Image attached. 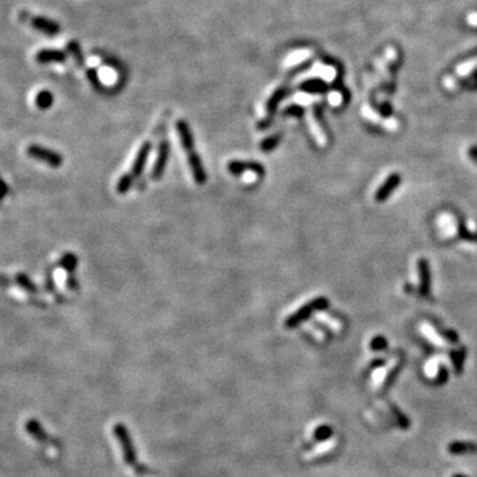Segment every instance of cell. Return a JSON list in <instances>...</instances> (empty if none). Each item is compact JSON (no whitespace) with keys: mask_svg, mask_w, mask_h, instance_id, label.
<instances>
[{"mask_svg":"<svg viewBox=\"0 0 477 477\" xmlns=\"http://www.w3.org/2000/svg\"><path fill=\"white\" fill-rule=\"evenodd\" d=\"M328 305V301L325 298H316V300L310 301L309 304H305L301 309H298L297 312H294L292 316H289L285 321V326L287 328H296V326L301 325L302 322L306 321L309 317L312 316L313 313L317 310H321Z\"/></svg>","mask_w":477,"mask_h":477,"instance_id":"cell-1","label":"cell"},{"mask_svg":"<svg viewBox=\"0 0 477 477\" xmlns=\"http://www.w3.org/2000/svg\"><path fill=\"white\" fill-rule=\"evenodd\" d=\"M27 152H28V155H31L35 159L45 162L47 165L52 166V167H60L63 165V156L60 155L59 152L52 151L47 147H41V146H37V145H31L30 147L27 148Z\"/></svg>","mask_w":477,"mask_h":477,"instance_id":"cell-2","label":"cell"},{"mask_svg":"<svg viewBox=\"0 0 477 477\" xmlns=\"http://www.w3.org/2000/svg\"><path fill=\"white\" fill-rule=\"evenodd\" d=\"M227 169L232 175H243L245 173H254L258 177H262L265 174V170L258 162L252 161H231L227 165Z\"/></svg>","mask_w":477,"mask_h":477,"instance_id":"cell-3","label":"cell"},{"mask_svg":"<svg viewBox=\"0 0 477 477\" xmlns=\"http://www.w3.org/2000/svg\"><path fill=\"white\" fill-rule=\"evenodd\" d=\"M187 161H188V165H190L191 173H192V177H194V181L196 184L199 186H203L206 184L207 182V173L204 170V166L202 163V159L200 156L198 155L196 151H191L187 152Z\"/></svg>","mask_w":477,"mask_h":477,"instance_id":"cell-4","label":"cell"},{"mask_svg":"<svg viewBox=\"0 0 477 477\" xmlns=\"http://www.w3.org/2000/svg\"><path fill=\"white\" fill-rule=\"evenodd\" d=\"M170 156V144L167 141H162L159 146H158V155H156L155 163H154V167H152V173L151 177L154 179H159V178L163 175L166 170V166H167V161H169Z\"/></svg>","mask_w":477,"mask_h":477,"instance_id":"cell-5","label":"cell"},{"mask_svg":"<svg viewBox=\"0 0 477 477\" xmlns=\"http://www.w3.org/2000/svg\"><path fill=\"white\" fill-rule=\"evenodd\" d=\"M115 436L118 438L121 444H122V449H123V455H125V459L129 464L135 465V455H134V448H133V444H131L130 436H129V432L126 431V428L122 426V424H118L115 426L114 428Z\"/></svg>","mask_w":477,"mask_h":477,"instance_id":"cell-6","label":"cell"},{"mask_svg":"<svg viewBox=\"0 0 477 477\" xmlns=\"http://www.w3.org/2000/svg\"><path fill=\"white\" fill-rule=\"evenodd\" d=\"M152 148V144L151 142H145L142 146L140 147L137 155H135V159L131 165V177L133 178H138L144 171L145 166H146V162L148 159V155L151 152Z\"/></svg>","mask_w":477,"mask_h":477,"instance_id":"cell-7","label":"cell"},{"mask_svg":"<svg viewBox=\"0 0 477 477\" xmlns=\"http://www.w3.org/2000/svg\"><path fill=\"white\" fill-rule=\"evenodd\" d=\"M177 131L179 134V140H181V144L184 148V151L191 152L195 151V141L194 137H192V133H191V129L188 126V123L186 121H178L177 122Z\"/></svg>","mask_w":477,"mask_h":477,"instance_id":"cell-8","label":"cell"},{"mask_svg":"<svg viewBox=\"0 0 477 477\" xmlns=\"http://www.w3.org/2000/svg\"><path fill=\"white\" fill-rule=\"evenodd\" d=\"M280 142H281V135L280 134L270 135V137L265 138V140L262 141L261 144H260V150H261L262 152L273 151V150L279 146Z\"/></svg>","mask_w":477,"mask_h":477,"instance_id":"cell-9","label":"cell"},{"mask_svg":"<svg viewBox=\"0 0 477 477\" xmlns=\"http://www.w3.org/2000/svg\"><path fill=\"white\" fill-rule=\"evenodd\" d=\"M133 183H134V178L131 177V174H125V175L119 178L118 183H117V187H115L117 192L121 195L126 194L127 191L131 188V186H133Z\"/></svg>","mask_w":477,"mask_h":477,"instance_id":"cell-10","label":"cell"},{"mask_svg":"<svg viewBox=\"0 0 477 477\" xmlns=\"http://www.w3.org/2000/svg\"><path fill=\"white\" fill-rule=\"evenodd\" d=\"M476 445L472 443H464V441H456L449 445L451 453H465V452H475Z\"/></svg>","mask_w":477,"mask_h":477,"instance_id":"cell-11","label":"cell"},{"mask_svg":"<svg viewBox=\"0 0 477 477\" xmlns=\"http://www.w3.org/2000/svg\"><path fill=\"white\" fill-rule=\"evenodd\" d=\"M475 68H477V57L460 64V65L457 67L456 73L459 74V76H467V74H469V73L472 72Z\"/></svg>","mask_w":477,"mask_h":477,"instance_id":"cell-12","label":"cell"},{"mask_svg":"<svg viewBox=\"0 0 477 477\" xmlns=\"http://www.w3.org/2000/svg\"><path fill=\"white\" fill-rule=\"evenodd\" d=\"M36 102H37L38 108L47 109V108H49L52 105L53 97H52V94L49 92H41V93H38L37 98H36Z\"/></svg>","mask_w":477,"mask_h":477,"instance_id":"cell-13","label":"cell"},{"mask_svg":"<svg viewBox=\"0 0 477 477\" xmlns=\"http://www.w3.org/2000/svg\"><path fill=\"white\" fill-rule=\"evenodd\" d=\"M61 265H63L64 269L73 270L77 265V257L72 254H67L61 260Z\"/></svg>","mask_w":477,"mask_h":477,"instance_id":"cell-14","label":"cell"},{"mask_svg":"<svg viewBox=\"0 0 477 477\" xmlns=\"http://www.w3.org/2000/svg\"><path fill=\"white\" fill-rule=\"evenodd\" d=\"M330 434H331V430H330L329 427H320L316 432V439L318 440L328 439V438L330 436Z\"/></svg>","mask_w":477,"mask_h":477,"instance_id":"cell-15","label":"cell"},{"mask_svg":"<svg viewBox=\"0 0 477 477\" xmlns=\"http://www.w3.org/2000/svg\"><path fill=\"white\" fill-rule=\"evenodd\" d=\"M468 24L472 27H477V12H472L468 15Z\"/></svg>","mask_w":477,"mask_h":477,"instance_id":"cell-16","label":"cell"},{"mask_svg":"<svg viewBox=\"0 0 477 477\" xmlns=\"http://www.w3.org/2000/svg\"><path fill=\"white\" fill-rule=\"evenodd\" d=\"M5 191H7V188H5V186L3 184V182H0V198H3V196H4Z\"/></svg>","mask_w":477,"mask_h":477,"instance_id":"cell-17","label":"cell"},{"mask_svg":"<svg viewBox=\"0 0 477 477\" xmlns=\"http://www.w3.org/2000/svg\"><path fill=\"white\" fill-rule=\"evenodd\" d=\"M455 477H464V476H460V475H459V476H455Z\"/></svg>","mask_w":477,"mask_h":477,"instance_id":"cell-18","label":"cell"}]
</instances>
